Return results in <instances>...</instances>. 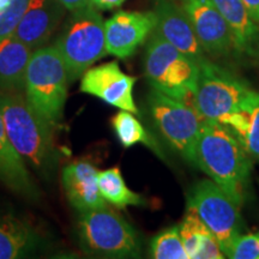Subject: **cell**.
I'll list each match as a JSON object with an SVG mask.
<instances>
[{
    "label": "cell",
    "instance_id": "1",
    "mask_svg": "<svg viewBox=\"0 0 259 259\" xmlns=\"http://www.w3.org/2000/svg\"><path fill=\"white\" fill-rule=\"evenodd\" d=\"M194 166L241 206L250 196L252 161L235 136L216 121L204 120L196 147Z\"/></svg>",
    "mask_w": 259,
    "mask_h": 259
},
{
    "label": "cell",
    "instance_id": "2",
    "mask_svg": "<svg viewBox=\"0 0 259 259\" xmlns=\"http://www.w3.org/2000/svg\"><path fill=\"white\" fill-rule=\"evenodd\" d=\"M0 111L10 142L27 167L50 177L59 160L54 139L56 126L41 115L21 92H0Z\"/></svg>",
    "mask_w": 259,
    "mask_h": 259
},
{
    "label": "cell",
    "instance_id": "3",
    "mask_svg": "<svg viewBox=\"0 0 259 259\" xmlns=\"http://www.w3.org/2000/svg\"><path fill=\"white\" fill-rule=\"evenodd\" d=\"M144 76L151 89L193 106L199 64L178 51L155 30L145 48Z\"/></svg>",
    "mask_w": 259,
    "mask_h": 259
},
{
    "label": "cell",
    "instance_id": "4",
    "mask_svg": "<svg viewBox=\"0 0 259 259\" xmlns=\"http://www.w3.org/2000/svg\"><path fill=\"white\" fill-rule=\"evenodd\" d=\"M70 73L56 46L32 52L24 79V96L36 111L57 127L63 119Z\"/></svg>",
    "mask_w": 259,
    "mask_h": 259
},
{
    "label": "cell",
    "instance_id": "5",
    "mask_svg": "<svg viewBox=\"0 0 259 259\" xmlns=\"http://www.w3.org/2000/svg\"><path fill=\"white\" fill-rule=\"evenodd\" d=\"M77 234L83 252L101 258H137L141 240L126 220L108 205L80 212Z\"/></svg>",
    "mask_w": 259,
    "mask_h": 259
},
{
    "label": "cell",
    "instance_id": "6",
    "mask_svg": "<svg viewBox=\"0 0 259 259\" xmlns=\"http://www.w3.org/2000/svg\"><path fill=\"white\" fill-rule=\"evenodd\" d=\"M105 19L93 5L72 11L57 44L70 73L71 83L107 56Z\"/></svg>",
    "mask_w": 259,
    "mask_h": 259
},
{
    "label": "cell",
    "instance_id": "7",
    "mask_svg": "<svg viewBox=\"0 0 259 259\" xmlns=\"http://www.w3.org/2000/svg\"><path fill=\"white\" fill-rule=\"evenodd\" d=\"M240 206L211 179L198 181L187 194L186 209L192 210L209 228L225 254L244 231Z\"/></svg>",
    "mask_w": 259,
    "mask_h": 259
},
{
    "label": "cell",
    "instance_id": "8",
    "mask_svg": "<svg viewBox=\"0 0 259 259\" xmlns=\"http://www.w3.org/2000/svg\"><path fill=\"white\" fill-rule=\"evenodd\" d=\"M148 108L155 127L176 153L194 164L196 147L204 119L193 106L151 89Z\"/></svg>",
    "mask_w": 259,
    "mask_h": 259
},
{
    "label": "cell",
    "instance_id": "9",
    "mask_svg": "<svg viewBox=\"0 0 259 259\" xmlns=\"http://www.w3.org/2000/svg\"><path fill=\"white\" fill-rule=\"evenodd\" d=\"M252 89L247 83L205 59L199 63V77L193 107L204 120L219 122L223 116L239 111Z\"/></svg>",
    "mask_w": 259,
    "mask_h": 259
},
{
    "label": "cell",
    "instance_id": "10",
    "mask_svg": "<svg viewBox=\"0 0 259 259\" xmlns=\"http://www.w3.org/2000/svg\"><path fill=\"white\" fill-rule=\"evenodd\" d=\"M206 56L215 59L238 56L228 24L212 0H180Z\"/></svg>",
    "mask_w": 259,
    "mask_h": 259
},
{
    "label": "cell",
    "instance_id": "11",
    "mask_svg": "<svg viewBox=\"0 0 259 259\" xmlns=\"http://www.w3.org/2000/svg\"><path fill=\"white\" fill-rule=\"evenodd\" d=\"M137 78L126 74L116 61L90 67L80 77V92L95 96L120 111L138 114L134 99Z\"/></svg>",
    "mask_w": 259,
    "mask_h": 259
},
{
    "label": "cell",
    "instance_id": "12",
    "mask_svg": "<svg viewBox=\"0 0 259 259\" xmlns=\"http://www.w3.org/2000/svg\"><path fill=\"white\" fill-rule=\"evenodd\" d=\"M154 11H118L105 22L107 53L120 59L131 57L156 27Z\"/></svg>",
    "mask_w": 259,
    "mask_h": 259
},
{
    "label": "cell",
    "instance_id": "13",
    "mask_svg": "<svg viewBox=\"0 0 259 259\" xmlns=\"http://www.w3.org/2000/svg\"><path fill=\"white\" fill-rule=\"evenodd\" d=\"M154 12L157 18L155 31L160 36L198 64L208 59L181 4L176 0H156Z\"/></svg>",
    "mask_w": 259,
    "mask_h": 259
},
{
    "label": "cell",
    "instance_id": "14",
    "mask_svg": "<svg viewBox=\"0 0 259 259\" xmlns=\"http://www.w3.org/2000/svg\"><path fill=\"white\" fill-rule=\"evenodd\" d=\"M99 169L92 162L79 160L64 167L61 183L71 206L77 212L108 205L99 187Z\"/></svg>",
    "mask_w": 259,
    "mask_h": 259
},
{
    "label": "cell",
    "instance_id": "15",
    "mask_svg": "<svg viewBox=\"0 0 259 259\" xmlns=\"http://www.w3.org/2000/svg\"><path fill=\"white\" fill-rule=\"evenodd\" d=\"M58 0H30L14 35L32 51L44 47L65 14Z\"/></svg>",
    "mask_w": 259,
    "mask_h": 259
},
{
    "label": "cell",
    "instance_id": "16",
    "mask_svg": "<svg viewBox=\"0 0 259 259\" xmlns=\"http://www.w3.org/2000/svg\"><path fill=\"white\" fill-rule=\"evenodd\" d=\"M232 31L238 57H259V25L242 0H212Z\"/></svg>",
    "mask_w": 259,
    "mask_h": 259
},
{
    "label": "cell",
    "instance_id": "17",
    "mask_svg": "<svg viewBox=\"0 0 259 259\" xmlns=\"http://www.w3.org/2000/svg\"><path fill=\"white\" fill-rule=\"evenodd\" d=\"M42 246V236L27 220L0 215V259L25 258Z\"/></svg>",
    "mask_w": 259,
    "mask_h": 259
},
{
    "label": "cell",
    "instance_id": "18",
    "mask_svg": "<svg viewBox=\"0 0 259 259\" xmlns=\"http://www.w3.org/2000/svg\"><path fill=\"white\" fill-rule=\"evenodd\" d=\"M0 180L10 190L25 198H37V190L32 183L27 164L10 142L2 111H0Z\"/></svg>",
    "mask_w": 259,
    "mask_h": 259
},
{
    "label": "cell",
    "instance_id": "19",
    "mask_svg": "<svg viewBox=\"0 0 259 259\" xmlns=\"http://www.w3.org/2000/svg\"><path fill=\"white\" fill-rule=\"evenodd\" d=\"M30 47L14 34L0 40V92H22L32 56Z\"/></svg>",
    "mask_w": 259,
    "mask_h": 259
},
{
    "label": "cell",
    "instance_id": "20",
    "mask_svg": "<svg viewBox=\"0 0 259 259\" xmlns=\"http://www.w3.org/2000/svg\"><path fill=\"white\" fill-rule=\"evenodd\" d=\"M179 231L189 259L226 258L215 236L192 210L186 209Z\"/></svg>",
    "mask_w": 259,
    "mask_h": 259
},
{
    "label": "cell",
    "instance_id": "21",
    "mask_svg": "<svg viewBox=\"0 0 259 259\" xmlns=\"http://www.w3.org/2000/svg\"><path fill=\"white\" fill-rule=\"evenodd\" d=\"M99 187L106 202L118 209H125L131 205L142 206L147 204V199L142 194L128 189L120 169L116 167L99 171Z\"/></svg>",
    "mask_w": 259,
    "mask_h": 259
},
{
    "label": "cell",
    "instance_id": "22",
    "mask_svg": "<svg viewBox=\"0 0 259 259\" xmlns=\"http://www.w3.org/2000/svg\"><path fill=\"white\" fill-rule=\"evenodd\" d=\"M112 126L114 134L124 148H131L136 144H144L160 154L158 147L150 137L149 132L134 115V113L120 111L112 118Z\"/></svg>",
    "mask_w": 259,
    "mask_h": 259
},
{
    "label": "cell",
    "instance_id": "23",
    "mask_svg": "<svg viewBox=\"0 0 259 259\" xmlns=\"http://www.w3.org/2000/svg\"><path fill=\"white\" fill-rule=\"evenodd\" d=\"M149 254L155 259H189L179 226L169 227L154 236L149 246Z\"/></svg>",
    "mask_w": 259,
    "mask_h": 259
},
{
    "label": "cell",
    "instance_id": "24",
    "mask_svg": "<svg viewBox=\"0 0 259 259\" xmlns=\"http://www.w3.org/2000/svg\"><path fill=\"white\" fill-rule=\"evenodd\" d=\"M244 108L247 112V125L240 143L259 162V93L252 90Z\"/></svg>",
    "mask_w": 259,
    "mask_h": 259
},
{
    "label": "cell",
    "instance_id": "25",
    "mask_svg": "<svg viewBox=\"0 0 259 259\" xmlns=\"http://www.w3.org/2000/svg\"><path fill=\"white\" fill-rule=\"evenodd\" d=\"M29 3L30 0H11L9 8L0 14V40L14 34Z\"/></svg>",
    "mask_w": 259,
    "mask_h": 259
},
{
    "label": "cell",
    "instance_id": "26",
    "mask_svg": "<svg viewBox=\"0 0 259 259\" xmlns=\"http://www.w3.org/2000/svg\"><path fill=\"white\" fill-rule=\"evenodd\" d=\"M227 258L259 259V235L246 234L239 236Z\"/></svg>",
    "mask_w": 259,
    "mask_h": 259
},
{
    "label": "cell",
    "instance_id": "27",
    "mask_svg": "<svg viewBox=\"0 0 259 259\" xmlns=\"http://www.w3.org/2000/svg\"><path fill=\"white\" fill-rule=\"evenodd\" d=\"M126 0H92V5L97 10H113L121 6Z\"/></svg>",
    "mask_w": 259,
    "mask_h": 259
},
{
    "label": "cell",
    "instance_id": "28",
    "mask_svg": "<svg viewBox=\"0 0 259 259\" xmlns=\"http://www.w3.org/2000/svg\"><path fill=\"white\" fill-rule=\"evenodd\" d=\"M67 11H76V10L92 5V0H58Z\"/></svg>",
    "mask_w": 259,
    "mask_h": 259
},
{
    "label": "cell",
    "instance_id": "29",
    "mask_svg": "<svg viewBox=\"0 0 259 259\" xmlns=\"http://www.w3.org/2000/svg\"><path fill=\"white\" fill-rule=\"evenodd\" d=\"M242 3L248 10L253 21L259 25V0H242Z\"/></svg>",
    "mask_w": 259,
    "mask_h": 259
},
{
    "label": "cell",
    "instance_id": "30",
    "mask_svg": "<svg viewBox=\"0 0 259 259\" xmlns=\"http://www.w3.org/2000/svg\"><path fill=\"white\" fill-rule=\"evenodd\" d=\"M11 4V0H0V14L4 12L6 9Z\"/></svg>",
    "mask_w": 259,
    "mask_h": 259
}]
</instances>
